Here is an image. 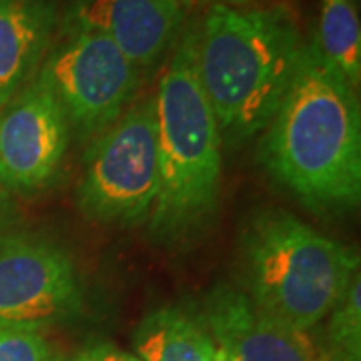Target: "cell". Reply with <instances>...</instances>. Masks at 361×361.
I'll return each mask as SVG.
<instances>
[{
	"mask_svg": "<svg viewBox=\"0 0 361 361\" xmlns=\"http://www.w3.org/2000/svg\"><path fill=\"white\" fill-rule=\"evenodd\" d=\"M6 205V189L0 185V213H2V209Z\"/></svg>",
	"mask_w": 361,
	"mask_h": 361,
	"instance_id": "e0dca14e",
	"label": "cell"
},
{
	"mask_svg": "<svg viewBox=\"0 0 361 361\" xmlns=\"http://www.w3.org/2000/svg\"><path fill=\"white\" fill-rule=\"evenodd\" d=\"M357 267L353 249L279 209L255 215L243 233L245 293L295 331L307 334L327 319Z\"/></svg>",
	"mask_w": 361,
	"mask_h": 361,
	"instance_id": "277c9868",
	"label": "cell"
},
{
	"mask_svg": "<svg viewBox=\"0 0 361 361\" xmlns=\"http://www.w3.org/2000/svg\"><path fill=\"white\" fill-rule=\"evenodd\" d=\"M153 101L159 195L147 225L159 243H183L213 219L223 169V137L195 63V28L183 32Z\"/></svg>",
	"mask_w": 361,
	"mask_h": 361,
	"instance_id": "3957f363",
	"label": "cell"
},
{
	"mask_svg": "<svg viewBox=\"0 0 361 361\" xmlns=\"http://www.w3.org/2000/svg\"><path fill=\"white\" fill-rule=\"evenodd\" d=\"M73 257L39 233H0V329L40 331L82 311Z\"/></svg>",
	"mask_w": 361,
	"mask_h": 361,
	"instance_id": "52a82bcc",
	"label": "cell"
},
{
	"mask_svg": "<svg viewBox=\"0 0 361 361\" xmlns=\"http://www.w3.org/2000/svg\"><path fill=\"white\" fill-rule=\"evenodd\" d=\"M305 42L283 8L213 4L195 26V63L221 137L263 133L295 75Z\"/></svg>",
	"mask_w": 361,
	"mask_h": 361,
	"instance_id": "7a4b0ae2",
	"label": "cell"
},
{
	"mask_svg": "<svg viewBox=\"0 0 361 361\" xmlns=\"http://www.w3.org/2000/svg\"><path fill=\"white\" fill-rule=\"evenodd\" d=\"M361 281L351 279L345 293L327 315L322 345H315L317 361H361Z\"/></svg>",
	"mask_w": 361,
	"mask_h": 361,
	"instance_id": "5bb4252c",
	"label": "cell"
},
{
	"mask_svg": "<svg viewBox=\"0 0 361 361\" xmlns=\"http://www.w3.org/2000/svg\"><path fill=\"white\" fill-rule=\"evenodd\" d=\"M71 127L51 89L37 75L0 109V185L32 193L59 175Z\"/></svg>",
	"mask_w": 361,
	"mask_h": 361,
	"instance_id": "ba28073f",
	"label": "cell"
},
{
	"mask_svg": "<svg viewBox=\"0 0 361 361\" xmlns=\"http://www.w3.org/2000/svg\"><path fill=\"white\" fill-rule=\"evenodd\" d=\"M159 195L155 101L133 104L90 147L77 187L78 209L113 225L147 223Z\"/></svg>",
	"mask_w": 361,
	"mask_h": 361,
	"instance_id": "5b68a950",
	"label": "cell"
},
{
	"mask_svg": "<svg viewBox=\"0 0 361 361\" xmlns=\"http://www.w3.org/2000/svg\"><path fill=\"white\" fill-rule=\"evenodd\" d=\"M0 361H52V349L40 331L0 329Z\"/></svg>",
	"mask_w": 361,
	"mask_h": 361,
	"instance_id": "9a60e30c",
	"label": "cell"
},
{
	"mask_svg": "<svg viewBox=\"0 0 361 361\" xmlns=\"http://www.w3.org/2000/svg\"><path fill=\"white\" fill-rule=\"evenodd\" d=\"M261 161L310 209L325 213L360 203V101L313 40L303 47L293 80L263 130Z\"/></svg>",
	"mask_w": 361,
	"mask_h": 361,
	"instance_id": "6da1fadb",
	"label": "cell"
},
{
	"mask_svg": "<svg viewBox=\"0 0 361 361\" xmlns=\"http://www.w3.org/2000/svg\"><path fill=\"white\" fill-rule=\"evenodd\" d=\"M71 28L94 30L129 59L151 68L175 44L183 23L180 0H77L66 16Z\"/></svg>",
	"mask_w": 361,
	"mask_h": 361,
	"instance_id": "30bf717a",
	"label": "cell"
},
{
	"mask_svg": "<svg viewBox=\"0 0 361 361\" xmlns=\"http://www.w3.org/2000/svg\"><path fill=\"white\" fill-rule=\"evenodd\" d=\"M63 361H141L135 353H130L127 349L118 348L115 343H90L87 348L75 351L71 357Z\"/></svg>",
	"mask_w": 361,
	"mask_h": 361,
	"instance_id": "2e32d148",
	"label": "cell"
},
{
	"mask_svg": "<svg viewBox=\"0 0 361 361\" xmlns=\"http://www.w3.org/2000/svg\"><path fill=\"white\" fill-rule=\"evenodd\" d=\"M315 47L357 89L361 80V26L355 0H322Z\"/></svg>",
	"mask_w": 361,
	"mask_h": 361,
	"instance_id": "4fadbf2b",
	"label": "cell"
},
{
	"mask_svg": "<svg viewBox=\"0 0 361 361\" xmlns=\"http://www.w3.org/2000/svg\"><path fill=\"white\" fill-rule=\"evenodd\" d=\"M54 25L52 0H0V109L37 75Z\"/></svg>",
	"mask_w": 361,
	"mask_h": 361,
	"instance_id": "8fae6325",
	"label": "cell"
},
{
	"mask_svg": "<svg viewBox=\"0 0 361 361\" xmlns=\"http://www.w3.org/2000/svg\"><path fill=\"white\" fill-rule=\"evenodd\" d=\"M199 317L215 343L217 361H317L307 334L271 319L241 289H213Z\"/></svg>",
	"mask_w": 361,
	"mask_h": 361,
	"instance_id": "9c48e42d",
	"label": "cell"
},
{
	"mask_svg": "<svg viewBox=\"0 0 361 361\" xmlns=\"http://www.w3.org/2000/svg\"><path fill=\"white\" fill-rule=\"evenodd\" d=\"M37 77L51 89L68 127L82 137L101 135L118 116L139 87V71L113 40L94 30L73 28Z\"/></svg>",
	"mask_w": 361,
	"mask_h": 361,
	"instance_id": "8992f818",
	"label": "cell"
},
{
	"mask_svg": "<svg viewBox=\"0 0 361 361\" xmlns=\"http://www.w3.org/2000/svg\"><path fill=\"white\" fill-rule=\"evenodd\" d=\"M141 361H217V349L199 315L177 307L149 313L135 331Z\"/></svg>",
	"mask_w": 361,
	"mask_h": 361,
	"instance_id": "7c38bea8",
	"label": "cell"
}]
</instances>
